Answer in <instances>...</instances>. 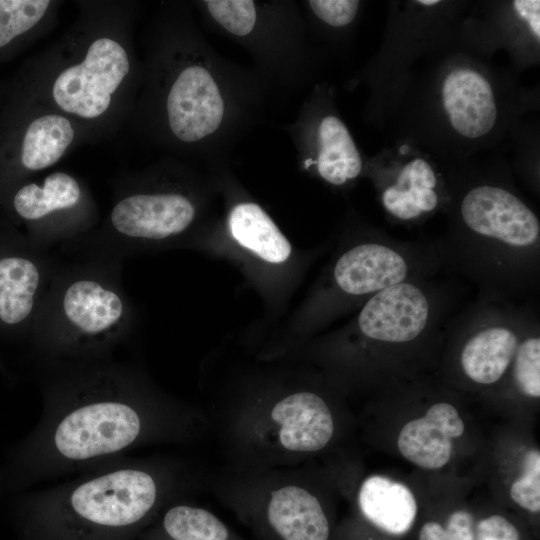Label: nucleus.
<instances>
[{
  "mask_svg": "<svg viewBox=\"0 0 540 540\" xmlns=\"http://www.w3.org/2000/svg\"><path fill=\"white\" fill-rule=\"evenodd\" d=\"M250 421L251 441L278 455L320 451L335 432L329 405L320 395L308 390L283 395Z\"/></svg>",
  "mask_w": 540,
  "mask_h": 540,
  "instance_id": "obj_12",
  "label": "nucleus"
},
{
  "mask_svg": "<svg viewBox=\"0 0 540 540\" xmlns=\"http://www.w3.org/2000/svg\"><path fill=\"white\" fill-rule=\"evenodd\" d=\"M6 221L38 249L74 242L90 233L97 210L84 182L65 171L26 179L0 192Z\"/></svg>",
  "mask_w": 540,
  "mask_h": 540,
  "instance_id": "obj_6",
  "label": "nucleus"
},
{
  "mask_svg": "<svg viewBox=\"0 0 540 540\" xmlns=\"http://www.w3.org/2000/svg\"><path fill=\"white\" fill-rule=\"evenodd\" d=\"M460 226L434 243L441 269L473 282L479 298L516 302L539 291L540 222L506 188L482 184L459 206Z\"/></svg>",
  "mask_w": 540,
  "mask_h": 540,
  "instance_id": "obj_3",
  "label": "nucleus"
},
{
  "mask_svg": "<svg viewBox=\"0 0 540 540\" xmlns=\"http://www.w3.org/2000/svg\"><path fill=\"white\" fill-rule=\"evenodd\" d=\"M256 540H332L333 526L320 499L296 480L233 506Z\"/></svg>",
  "mask_w": 540,
  "mask_h": 540,
  "instance_id": "obj_11",
  "label": "nucleus"
},
{
  "mask_svg": "<svg viewBox=\"0 0 540 540\" xmlns=\"http://www.w3.org/2000/svg\"><path fill=\"white\" fill-rule=\"evenodd\" d=\"M539 317L526 329L510 366L512 381L526 397H540V333Z\"/></svg>",
  "mask_w": 540,
  "mask_h": 540,
  "instance_id": "obj_22",
  "label": "nucleus"
},
{
  "mask_svg": "<svg viewBox=\"0 0 540 540\" xmlns=\"http://www.w3.org/2000/svg\"><path fill=\"white\" fill-rule=\"evenodd\" d=\"M464 430L456 407L438 402L431 405L424 416L402 427L397 446L402 456L416 466L440 469L450 460L452 440L460 437Z\"/></svg>",
  "mask_w": 540,
  "mask_h": 540,
  "instance_id": "obj_14",
  "label": "nucleus"
},
{
  "mask_svg": "<svg viewBox=\"0 0 540 540\" xmlns=\"http://www.w3.org/2000/svg\"><path fill=\"white\" fill-rule=\"evenodd\" d=\"M475 540H521V533L506 517L492 514L475 523Z\"/></svg>",
  "mask_w": 540,
  "mask_h": 540,
  "instance_id": "obj_27",
  "label": "nucleus"
},
{
  "mask_svg": "<svg viewBox=\"0 0 540 540\" xmlns=\"http://www.w3.org/2000/svg\"><path fill=\"white\" fill-rule=\"evenodd\" d=\"M42 413L15 446L1 490L84 472L155 441L182 439L192 415L153 395L132 368L110 356L40 360Z\"/></svg>",
  "mask_w": 540,
  "mask_h": 540,
  "instance_id": "obj_1",
  "label": "nucleus"
},
{
  "mask_svg": "<svg viewBox=\"0 0 540 540\" xmlns=\"http://www.w3.org/2000/svg\"><path fill=\"white\" fill-rule=\"evenodd\" d=\"M308 3L319 19L334 27L350 24L359 8L356 0H311Z\"/></svg>",
  "mask_w": 540,
  "mask_h": 540,
  "instance_id": "obj_26",
  "label": "nucleus"
},
{
  "mask_svg": "<svg viewBox=\"0 0 540 540\" xmlns=\"http://www.w3.org/2000/svg\"><path fill=\"white\" fill-rule=\"evenodd\" d=\"M167 124L173 136L193 143L220 126L224 103L211 73L199 65L182 68L172 80L165 99Z\"/></svg>",
  "mask_w": 540,
  "mask_h": 540,
  "instance_id": "obj_13",
  "label": "nucleus"
},
{
  "mask_svg": "<svg viewBox=\"0 0 540 540\" xmlns=\"http://www.w3.org/2000/svg\"><path fill=\"white\" fill-rule=\"evenodd\" d=\"M513 6L517 14L528 24L531 32L540 39V1L516 0Z\"/></svg>",
  "mask_w": 540,
  "mask_h": 540,
  "instance_id": "obj_28",
  "label": "nucleus"
},
{
  "mask_svg": "<svg viewBox=\"0 0 540 540\" xmlns=\"http://www.w3.org/2000/svg\"><path fill=\"white\" fill-rule=\"evenodd\" d=\"M357 502L362 517L390 536L408 533L418 513L417 502L410 489L380 475L370 476L363 481Z\"/></svg>",
  "mask_w": 540,
  "mask_h": 540,
  "instance_id": "obj_16",
  "label": "nucleus"
},
{
  "mask_svg": "<svg viewBox=\"0 0 540 540\" xmlns=\"http://www.w3.org/2000/svg\"><path fill=\"white\" fill-rule=\"evenodd\" d=\"M233 238L244 248L270 263L285 262L292 247L269 215L256 203L234 206L229 215Z\"/></svg>",
  "mask_w": 540,
  "mask_h": 540,
  "instance_id": "obj_18",
  "label": "nucleus"
},
{
  "mask_svg": "<svg viewBox=\"0 0 540 540\" xmlns=\"http://www.w3.org/2000/svg\"><path fill=\"white\" fill-rule=\"evenodd\" d=\"M87 6L68 35L5 88L68 116L91 138L125 119L135 69L126 10Z\"/></svg>",
  "mask_w": 540,
  "mask_h": 540,
  "instance_id": "obj_2",
  "label": "nucleus"
},
{
  "mask_svg": "<svg viewBox=\"0 0 540 540\" xmlns=\"http://www.w3.org/2000/svg\"><path fill=\"white\" fill-rule=\"evenodd\" d=\"M178 479L166 464L119 457L70 481L25 494V504L99 528H128L175 495Z\"/></svg>",
  "mask_w": 540,
  "mask_h": 540,
  "instance_id": "obj_5",
  "label": "nucleus"
},
{
  "mask_svg": "<svg viewBox=\"0 0 540 540\" xmlns=\"http://www.w3.org/2000/svg\"><path fill=\"white\" fill-rule=\"evenodd\" d=\"M417 3L421 5L432 6L439 3V1L438 0H420V1H417Z\"/></svg>",
  "mask_w": 540,
  "mask_h": 540,
  "instance_id": "obj_29",
  "label": "nucleus"
},
{
  "mask_svg": "<svg viewBox=\"0 0 540 540\" xmlns=\"http://www.w3.org/2000/svg\"><path fill=\"white\" fill-rule=\"evenodd\" d=\"M537 317L533 305L482 298L455 312L446 332L460 339L458 363L463 376L481 386L498 383L510 368L526 329Z\"/></svg>",
  "mask_w": 540,
  "mask_h": 540,
  "instance_id": "obj_8",
  "label": "nucleus"
},
{
  "mask_svg": "<svg viewBox=\"0 0 540 540\" xmlns=\"http://www.w3.org/2000/svg\"><path fill=\"white\" fill-rule=\"evenodd\" d=\"M121 260L91 252L80 262L58 265L28 340L39 360L108 357L126 338L132 311Z\"/></svg>",
  "mask_w": 540,
  "mask_h": 540,
  "instance_id": "obj_4",
  "label": "nucleus"
},
{
  "mask_svg": "<svg viewBox=\"0 0 540 540\" xmlns=\"http://www.w3.org/2000/svg\"><path fill=\"white\" fill-rule=\"evenodd\" d=\"M158 529L161 540H247L208 509L185 503L170 505Z\"/></svg>",
  "mask_w": 540,
  "mask_h": 540,
  "instance_id": "obj_21",
  "label": "nucleus"
},
{
  "mask_svg": "<svg viewBox=\"0 0 540 540\" xmlns=\"http://www.w3.org/2000/svg\"><path fill=\"white\" fill-rule=\"evenodd\" d=\"M47 253L7 221L0 222V341L28 342L58 267Z\"/></svg>",
  "mask_w": 540,
  "mask_h": 540,
  "instance_id": "obj_10",
  "label": "nucleus"
},
{
  "mask_svg": "<svg viewBox=\"0 0 540 540\" xmlns=\"http://www.w3.org/2000/svg\"><path fill=\"white\" fill-rule=\"evenodd\" d=\"M442 103L453 129L466 138H479L494 127L496 101L488 80L476 70H451L442 84Z\"/></svg>",
  "mask_w": 540,
  "mask_h": 540,
  "instance_id": "obj_15",
  "label": "nucleus"
},
{
  "mask_svg": "<svg viewBox=\"0 0 540 540\" xmlns=\"http://www.w3.org/2000/svg\"><path fill=\"white\" fill-rule=\"evenodd\" d=\"M58 2L0 0V63L12 58L51 22Z\"/></svg>",
  "mask_w": 540,
  "mask_h": 540,
  "instance_id": "obj_19",
  "label": "nucleus"
},
{
  "mask_svg": "<svg viewBox=\"0 0 540 540\" xmlns=\"http://www.w3.org/2000/svg\"><path fill=\"white\" fill-rule=\"evenodd\" d=\"M211 16L227 31L248 35L256 22V9L250 0H208L204 2Z\"/></svg>",
  "mask_w": 540,
  "mask_h": 540,
  "instance_id": "obj_23",
  "label": "nucleus"
},
{
  "mask_svg": "<svg viewBox=\"0 0 540 540\" xmlns=\"http://www.w3.org/2000/svg\"><path fill=\"white\" fill-rule=\"evenodd\" d=\"M0 192L56 165L88 139L68 116L6 88L0 90Z\"/></svg>",
  "mask_w": 540,
  "mask_h": 540,
  "instance_id": "obj_7",
  "label": "nucleus"
},
{
  "mask_svg": "<svg viewBox=\"0 0 540 540\" xmlns=\"http://www.w3.org/2000/svg\"><path fill=\"white\" fill-rule=\"evenodd\" d=\"M195 216L193 202L182 193L122 187L92 252L122 258L132 247L179 236Z\"/></svg>",
  "mask_w": 540,
  "mask_h": 540,
  "instance_id": "obj_9",
  "label": "nucleus"
},
{
  "mask_svg": "<svg viewBox=\"0 0 540 540\" xmlns=\"http://www.w3.org/2000/svg\"><path fill=\"white\" fill-rule=\"evenodd\" d=\"M512 500L522 509L537 514L540 511V453L531 450L523 461V473L510 487Z\"/></svg>",
  "mask_w": 540,
  "mask_h": 540,
  "instance_id": "obj_24",
  "label": "nucleus"
},
{
  "mask_svg": "<svg viewBox=\"0 0 540 540\" xmlns=\"http://www.w3.org/2000/svg\"><path fill=\"white\" fill-rule=\"evenodd\" d=\"M437 184L430 164L422 158L412 159L401 168L394 182L382 191V205L397 220L416 221L438 207Z\"/></svg>",
  "mask_w": 540,
  "mask_h": 540,
  "instance_id": "obj_17",
  "label": "nucleus"
},
{
  "mask_svg": "<svg viewBox=\"0 0 540 540\" xmlns=\"http://www.w3.org/2000/svg\"><path fill=\"white\" fill-rule=\"evenodd\" d=\"M319 175L332 185H343L361 172L362 161L358 149L344 123L335 116L322 119L319 130Z\"/></svg>",
  "mask_w": 540,
  "mask_h": 540,
  "instance_id": "obj_20",
  "label": "nucleus"
},
{
  "mask_svg": "<svg viewBox=\"0 0 540 540\" xmlns=\"http://www.w3.org/2000/svg\"><path fill=\"white\" fill-rule=\"evenodd\" d=\"M417 540H475V519L466 510L452 512L445 523L429 520L422 524Z\"/></svg>",
  "mask_w": 540,
  "mask_h": 540,
  "instance_id": "obj_25",
  "label": "nucleus"
}]
</instances>
